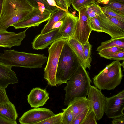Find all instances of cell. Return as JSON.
Returning <instances> with one entry per match:
<instances>
[{
	"mask_svg": "<svg viewBox=\"0 0 124 124\" xmlns=\"http://www.w3.org/2000/svg\"><path fill=\"white\" fill-rule=\"evenodd\" d=\"M94 2L95 0H72L71 4L73 8L78 11L82 8Z\"/></svg>",
	"mask_w": 124,
	"mask_h": 124,
	"instance_id": "f1b7e54d",
	"label": "cell"
},
{
	"mask_svg": "<svg viewBox=\"0 0 124 124\" xmlns=\"http://www.w3.org/2000/svg\"><path fill=\"white\" fill-rule=\"evenodd\" d=\"M52 14L47 11H42L33 8L23 19L12 26L16 29L38 26L42 23L48 21Z\"/></svg>",
	"mask_w": 124,
	"mask_h": 124,
	"instance_id": "9c48e42d",
	"label": "cell"
},
{
	"mask_svg": "<svg viewBox=\"0 0 124 124\" xmlns=\"http://www.w3.org/2000/svg\"><path fill=\"white\" fill-rule=\"evenodd\" d=\"M69 105L70 106L72 110L74 119L85 110L91 107V101L86 97L79 98L75 99Z\"/></svg>",
	"mask_w": 124,
	"mask_h": 124,
	"instance_id": "ac0fdd59",
	"label": "cell"
},
{
	"mask_svg": "<svg viewBox=\"0 0 124 124\" xmlns=\"http://www.w3.org/2000/svg\"><path fill=\"white\" fill-rule=\"evenodd\" d=\"M101 57L106 59L120 61L124 60V50L113 53H105L100 52L98 53Z\"/></svg>",
	"mask_w": 124,
	"mask_h": 124,
	"instance_id": "4316f807",
	"label": "cell"
},
{
	"mask_svg": "<svg viewBox=\"0 0 124 124\" xmlns=\"http://www.w3.org/2000/svg\"><path fill=\"white\" fill-rule=\"evenodd\" d=\"M91 82L88 72L81 64L67 81L64 88L65 92L64 105H68L77 98L86 97Z\"/></svg>",
	"mask_w": 124,
	"mask_h": 124,
	"instance_id": "6da1fadb",
	"label": "cell"
},
{
	"mask_svg": "<svg viewBox=\"0 0 124 124\" xmlns=\"http://www.w3.org/2000/svg\"><path fill=\"white\" fill-rule=\"evenodd\" d=\"M89 19L91 18L98 16L103 13L101 7L98 4L93 3L85 6Z\"/></svg>",
	"mask_w": 124,
	"mask_h": 124,
	"instance_id": "cb8c5ba5",
	"label": "cell"
},
{
	"mask_svg": "<svg viewBox=\"0 0 124 124\" xmlns=\"http://www.w3.org/2000/svg\"><path fill=\"white\" fill-rule=\"evenodd\" d=\"M46 89L36 87L32 89L27 96V101L32 108L43 106L49 99Z\"/></svg>",
	"mask_w": 124,
	"mask_h": 124,
	"instance_id": "2e32d148",
	"label": "cell"
},
{
	"mask_svg": "<svg viewBox=\"0 0 124 124\" xmlns=\"http://www.w3.org/2000/svg\"><path fill=\"white\" fill-rule=\"evenodd\" d=\"M67 107L62 109V124H72L74 120V116L72 109L70 105Z\"/></svg>",
	"mask_w": 124,
	"mask_h": 124,
	"instance_id": "484cf974",
	"label": "cell"
},
{
	"mask_svg": "<svg viewBox=\"0 0 124 124\" xmlns=\"http://www.w3.org/2000/svg\"><path fill=\"white\" fill-rule=\"evenodd\" d=\"M63 38L59 28L52 30L46 33L40 34L36 36L32 43L33 48L42 50L47 48L55 41Z\"/></svg>",
	"mask_w": 124,
	"mask_h": 124,
	"instance_id": "4fadbf2b",
	"label": "cell"
},
{
	"mask_svg": "<svg viewBox=\"0 0 124 124\" xmlns=\"http://www.w3.org/2000/svg\"><path fill=\"white\" fill-rule=\"evenodd\" d=\"M68 40L70 46L78 57L81 64L85 69L88 68L90 70L91 65H88L86 61L82 44L73 37L69 38Z\"/></svg>",
	"mask_w": 124,
	"mask_h": 124,
	"instance_id": "d6986e66",
	"label": "cell"
},
{
	"mask_svg": "<svg viewBox=\"0 0 124 124\" xmlns=\"http://www.w3.org/2000/svg\"><path fill=\"white\" fill-rule=\"evenodd\" d=\"M33 8L26 0H5L0 17V30L23 19Z\"/></svg>",
	"mask_w": 124,
	"mask_h": 124,
	"instance_id": "7a4b0ae2",
	"label": "cell"
},
{
	"mask_svg": "<svg viewBox=\"0 0 124 124\" xmlns=\"http://www.w3.org/2000/svg\"><path fill=\"white\" fill-rule=\"evenodd\" d=\"M49 4L51 6L55 7L61 9L56 5L55 2L56 0H47Z\"/></svg>",
	"mask_w": 124,
	"mask_h": 124,
	"instance_id": "b9f144b4",
	"label": "cell"
},
{
	"mask_svg": "<svg viewBox=\"0 0 124 124\" xmlns=\"http://www.w3.org/2000/svg\"><path fill=\"white\" fill-rule=\"evenodd\" d=\"M67 12L62 9H59L52 13L47 23L41 31L40 34H43L52 30L51 28L54 24L62 20L66 15Z\"/></svg>",
	"mask_w": 124,
	"mask_h": 124,
	"instance_id": "ffe728a7",
	"label": "cell"
},
{
	"mask_svg": "<svg viewBox=\"0 0 124 124\" xmlns=\"http://www.w3.org/2000/svg\"><path fill=\"white\" fill-rule=\"evenodd\" d=\"M101 8L103 12L105 14L124 22V15L119 14L107 7H103Z\"/></svg>",
	"mask_w": 124,
	"mask_h": 124,
	"instance_id": "f546056e",
	"label": "cell"
},
{
	"mask_svg": "<svg viewBox=\"0 0 124 124\" xmlns=\"http://www.w3.org/2000/svg\"><path fill=\"white\" fill-rule=\"evenodd\" d=\"M111 123L112 124H124V116L113 118Z\"/></svg>",
	"mask_w": 124,
	"mask_h": 124,
	"instance_id": "f35d334b",
	"label": "cell"
},
{
	"mask_svg": "<svg viewBox=\"0 0 124 124\" xmlns=\"http://www.w3.org/2000/svg\"><path fill=\"white\" fill-rule=\"evenodd\" d=\"M62 19L57 22L53 25L51 28V30H52L59 28L62 25Z\"/></svg>",
	"mask_w": 124,
	"mask_h": 124,
	"instance_id": "ab89813d",
	"label": "cell"
},
{
	"mask_svg": "<svg viewBox=\"0 0 124 124\" xmlns=\"http://www.w3.org/2000/svg\"><path fill=\"white\" fill-rule=\"evenodd\" d=\"M67 39L62 38L55 41L48 48V56L44 76L48 84L51 86H57L56 75L57 66L62 48Z\"/></svg>",
	"mask_w": 124,
	"mask_h": 124,
	"instance_id": "8992f818",
	"label": "cell"
},
{
	"mask_svg": "<svg viewBox=\"0 0 124 124\" xmlns=\"http://www.w3.org/2000/svg\"><path fill=\"white\" fill-rule=\"evenodd\" d=\"M55 2L59 8L67 12L70 6L71 1L70 0H56Z\"/></svg>",
	"mask_w": 124,
	"mask_h": 124,
	"instance_id": "e575fe53",
	"label": "cell"
},
{
	"mask_svg": "<svg viewBox=\"0 0 124 124\" xmlns=\"http://www.w3.org/2000/svg\"><path fill=\"white\" fill-rule=\"evenodd\" d=\"M112 0H95L96 4H101L103 5L106 4Z\"/></svg>",
	"mask_w": 124,
	"mask_h": 124,
	"instance_id": "60d3db41",
	"label": "cell"
},
{
	"mask_svg": "<svg viewBox=\"0 0 124 124\" xmlns=\"http://www.w3.org/2000/svg\"><path fill=\"white\" fill-rule=\"evenodd\" d=\"M104 7L109 8L121 15H124V4L118 2L115 0H112Z\"/></svg>",
	"mask_w": 124,
	"mask_h": 124,
	"instance_id": "d4e9b609",
	"label": "cell"
},
{
	"mask_svg": "<svg viewBox=\"0 0 124 124\" xmlns=\"http://www.w3.org/2000/svg\"><path fill=\"white\" fill-rule=\"evenodd\" d=\"M71 0V1H72V0Z\"/></svg>",
	"mask_w": 124,
	"mask_h": 124,
	"instance_id": "bcb514c9",
	"label": "cell"
},
{
	"mask_svg": "<svg viewBox=\"0 0 124 124\" xmlns=\"http://www.w3.org/2000/svg\"><path fill=\"white\" fill-rule=\"evenodd\" d=\"M124 50V49L118 47H114L105 48L99 52L105 53H113Z\"/></svg>",
	"mask_w": 124,
	"mask_h": 124,
	"instance_id": "8d00e7d4",
	"label": "cell"
},
{
	"mask_svg": "<svg viewBox=\"0 0 124 124\" xmlns=\"http://www.w3.org/2000/svg\"><path fill=\"white\" fill-rule=\"evenodd\" d=\"M117 47L124 49V37L111 39L101 43L97 51L98 52L108 48Z\"/></svg>",
	"mask_w": 124,
	"mask_h": 124,
	"instance_id": "603a6c76",
	"label": "cell"
},
{
	"mask_svg": "<svg viewBox=\"0 0 124 124\" xmlns=\"http://www.w3.org/2000/svg\"><path fill=\"white\" fill-rule=\"evenodd\" d=\"M121 66L118 60L107 65L93 78L95 86L100 90L114 89L120 84L123 76Z\"/></svg>",
	"mask_w": 124,
	"mask_h": 124,
	"instance_id": "5b68a950",
	"label": "cell"
},
{
	"mask_svg": "<svg viewBox=\"0 0 124 124\" xmlns=\"http://www.w3.org/2000/svg\"><path fill=\"white\" fill-rule=\"evenodd\" d=\"M17 123L11 121L0 114V124H16Z\"/></svg>",
	"mask_w": 124,
	"mask_h": 124,
	"instance_id": "74e56055",
	"label": "cell"
},
{
	"mask_svg": "<svg viewBox=\"0 0 124 124\" xmlns=\"http://www.w3.org/2000/svg\"><path fill=\"white\" fill-rule=\"evenodd\" d=\"M0 54V62L9 66L30 69L41 68L47 60L44 54L19 52L14 49L4 50Z\"/></svg>",
	"mask_w": 124,
	"mask_h": 124,
	"instance_id": "3957f363",
	"label": "cell"
},
{
	"mask_svg": "<svg viewBox=\"0 0 124 124\" xmlns=\"http://www.w3.org/2000/svg\"><path fill=\"white\" fill-rule=\"evenodd\" d=\"M62 112L55 114L54 116L39 122L37 124H62Z\"/></svg>",
	"mask_w": 124,
	"mask_h": 124,
	"instance_id": "83f0119b",
	"label": "cell"
},
{
	"mask_svg": "<svg viewBox=\"0 0 124 124\" xmlns=\"http://www.w3.org/2000/svg\"><path fill=\"white\" fill-rule=\"evenodd\" d=\"M91 107L87 108L77 116L74 119L72 124H82Z\"/></svg>",
	"mask_w": 124,
	"mask_h": 124,
	"instance_id": "836d02e7",
	"label": "cell"
},
{
	"mask_svg": "<svg viewBox=\"0 0 124 124\" xmlns=\"http://www.w3.org/2000/svg\"><path fill=\"white\" fill-rule=\"evenodd\" d=\"M87 98L91 102V107L98 120L103 117L105 112L107 97L101 90L95 86L91 85L88 91Z\"/></svg>",
	"mask_w": 124,
	"mask_h": 124,
	"instance_id": "30bf717a",
	"label": "cell"
},
{
	"mask_svg": "<svg viewBox=\"0 0 124 124\" xmlns=\"http://www.w3.org/2000/svg\"><path fill=\"white\" fill-rule=\"evenodd\" d=\"M121 66H122L123 68H124V62H123L122 63H121Z\"/></svg>",
	"mask_w": 124,
	"mask_h": 124,
	"instance_id": "f6af8a7d",
	"label": "cell"
},
{
	"mask_svg": "<svg viewBox=\"0 0 124 124\" xmlns=\"http://www.w3.org/2000/svg\"><path fill=\"white\" fill-rule=\"evenodd\" d=\"M0 114L9 120L16 123L18 114L14 105L10 101L0 104Z\"/></svg>",
	"mask_w": 124,
	"mask_h": 124,
	"instance_id": "44dd1931",
	"label": "cell"
},
{
	"mask_svg": "<svg viewBox=\"0 0 124 124\" xmlns=\"http://www.w3.org/2000/svg\"><path fill=\"white\" fill-rule=\"evenodd\" d=\"M116 1L121 3L124 4V0H115Z\"/></svg>",
	"mask_w": 124,
	"mask_h": 124,
	"instance_id": "ee69618b",
	"label": "cell"
},
{
	"mask_svg": "<svg viewBox=\"0 0 124 124\" xmlns=\"http://www.w3.org/2000/svg\"><path fill=\"white\" fill-rule=\"evenodd\" d=\"M78 17L68 11L62 19L63 23L59 31L63 38L69 39L72 37L75 31Z\"/></svg>",
	"mask_w": 124,
	"mask_h": 124,
	"instance_id": "9a60e30c",
	"label": "cell"
},
{
	"mask_svg": "<svg viewBox=\"0 0 124 124\" xmlns=\"http://www.w3.org/2000/svg\"><path fill=\"white\" fill-rule=\"evenodd\" d=\"M97 119L92 107H91L82 124H97Z\"/></svg>",
	"mask_w": 124,
	"mask_h": 124,
	"instance_id": "1f68e13d",
	"label": "cell"
},
{
	"mask_svg": "<svg viewBox=\"0 0 124 124\" xmlns=\"http://www.w3.org/2000/svg\"><path fill=\"white\" fill-rule=\"evenodd\" d=\"M10 101L5 89L0 86V104L5 103Z\"/></svg>",
	"mask_w": 124,
	"mask_h": 124,
	"instance_id": "d590c367",
	"label": "cell"
},
{
	"mask_svg": "<svg viewBox=\"0 0 124 124\" xmlns=\"http://www.w3.org/2000/svg\"><path fill=\"white\" fill-rule=\"evenodd\" d=\"M5 0H0V17L1 14Z\"/></svg>",
	"mask_w": 124,
	"mask_h": 124,
	"instance_id": "7bdbcfd3",
	"label": "cell"
},
{
	"mask_svg": "<svg viewBox=\"0 0 124 124\" xmlns=\"http://www.w3.org/2000/svg\"><path fill=\"white\" fill-rule=\"evenodd\" d=\"M98 17L102 32L109 34L112 39L124 37V22L103 12Z\"/></svg>",
	"mask_w": 124,
	"mask_h": 124,
	"instance_id": "52a82bcc",
	"label": "cell"
},
{
	"mask_svg": "<svg viewBox=\"0 0 124 124\" xmlns=\"http://www.w3.org/2000/svg\"><path fill=\"white\" fill-rule=\"evenodd\" d=\"M124 90L107 97L105 113L108 118H113L124 115Z\"/></svg>",
	"mask_w": 124,
	"mask_h": 124,
	"instance_id": "8fae6325",
	"label": "cell"
},
{
	"mask_svg": "<svg viewBox=\"0 0 124 124\" xmlns=\"http://www.w3.org/2000/svg\"><path fill=\"white\" fill-rule=\"evenodd\" d=\"M90 24L92 31L98 32H102V28L98 16L95 17L90 19Z\"/></svg>",
	"mask_w": 124,
	"mask_h": 124,
	"instance_id": "d6a6232c",
	"label": "cell"
},
{
	"mask_svg": "<svg viewBox=\"0 0 124 124\" xmlns=\"http://www.w3.org/2000/svg\"><path fill=\"white\" fill-rule=\"evenodd\" d=\"M82 45L86 61L88 65H91L90 63L92 60L91 57L92 45L89 41L85 44H82Z\"/></svg>",
	"mask_w": 124,
	"mask_h": 124,
	"instance_id": "4dcf8cb0",
	"label": "cell"
},
{
	"mask_svg": "<svg viewBox=\"0 0 124 124\" xmlns=\"http://www.w3.org/2000/svg\"><path fill=\"white\" fill-rule=\"evenodd\" d=\"M55 115L50 109L35 108L24 113L19 121L22 124H37Z\"/></svg>",
	"mask_w": 124,
	"mask_h": 124,
	"instance_id": "7c38bea8",
	"label": "cell"
},
{
	"mask_svg": "<svg viewBox=\"0 0 124 124\" xmlns=\"http://www.w3.org/2000/svg\"><path fill=\"white\" fill-rule=\"evenodd\" d=\"M78 12L79 16L72 37L81 44H84L89 41V38L92 30L85 7L82 8Z\"/></svg>",
	"mask_w": 124,
	"mask_h": 124,
	"instance_id": "ba28073f",
	"label": "cell"
},
{
	"mask_svg": "<svg viewBox=\"0 0 124 124\" xmlns=\"http://www.w3.org/2000/svg\"><path fill=\"white\" fill-rule=\"evenodd\" d=\"M67 39L61 51L56 75L57 84L59 85L66 83L81 64Z\"/></svg>",
	"mask_w": 124,
	"mask_h": 124,
	"instance_id": "277c9868",
	"label": "cell"
},
{
	"mask_svg": "<svg viewBox=\"0 0 124 124\" xmlns=\"http://www.w3.org/2000/svg\"><path fill=\"white\" fill-rule=\"evenodd\" d=\"M26 30L18 33L0 30V47L10 49L13 46H20L26 37Z\"/></svg>",
	"mask_w": 124,
	"mask_h": 124,
	"instance_id": "5bb4252c",
	"label": "cell"
},
{
	"mask_svg": "<svg viewBox=\"0 0 124 124\" xmlns=\"http://www.w3.org/2000/svg\"><path fill=\"white\" fill-rule=\"evenodd\" d=\"M33 8L42 11H47L52 13L58 9L57 7L50 5L47 0H26Z\"/></svg>",
	"mask_w": 124,
	"mask_h": 124,
	"instance_id": "7402d4cb",
	"label": "cell"
},
{
	"mask_svg": "<svg viewBox=\"0 0 124 124\" xmlns=\"http://www.w3.org/2000/svg\"><path fill=\"white\" fill-rule=\"evenodd\" d=\"M12 67L0 62V86L4 89L9 84L18 83L16 75L12 70Z\"/></svg>",
	"mask_w": 124,
	"mask_h": 124,
	"instance_id": "e0dca14e",
	"label": "cell"
}]
</instances>
